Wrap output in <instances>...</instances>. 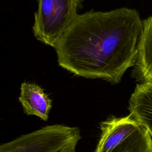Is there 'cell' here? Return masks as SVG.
<instances>
[{
  "mask_svg": "<svg viewBox=\"0 0 152 152\" xmlns=\"http://www.w3.org/2000/svg\"><path fill=\"white\" fill-rule=\"evenodd\" d=\"M142 27L134 9L78 14L55 48L58 64L77 76L118 84L134 66Z\"/></svg>",
  "mask_w": 152,
  "mask_h": 152,
  "instance_id": "obj_1",
  "label": "cell"
},
{
  "mask_svg": "<svg viewBox=\"0 0 152 152\" xmlns=\"http://www.w3.org/2000/svg\"><path fill=\"white\" fill-rule=\"evenodd\" d=\"M81 138L77 127L47 125L2 144L0 152H75Z\"/></svg>",
  "mask_w": 152,
  "mask_h": 152,
  "instance_id": "obj_2",
  "label": "cell"
},
{
  "mask_svg": "<svg viewBox=\"0 0 152 152\" xmlns=\"http://www.w3.org/2000/svg\"><path fill=\"white\" fill-rule=\"evenodd\" d=\"M33 32L39 41L55 49L72 24L81 7V0H37Z\"/></svg>",
  "mask_w": 152,
  "mask_h": 152,
  "instance_id": "obj_3",
  "label": "cell"
},
{
  "mask_svg": "<svg viewBox=\"0 0 152 152\" xmlns=\"http://www.w3.org/2000/svg\"><path fill=\"white\" fill-rule=\"evenodd\" d=\"M101 134L94 152H112L140 125L130 115L112 117L100 123Z\"/></svg>",
  "mask_w": 152,
  "mask_h": 152,
  "instance_id": "obj_4",
  "label": "cell"
},
{
  "mask_svg": "<svg viewBox=\"0 0 152 152\" xmlns=\"http://www.w3.org/2000/svg\"><path fill=\"white\" fill-rule=\"evenodd\" d=\"M138 54L131 76L139 84H152V16L142 20Z\"/></svg>",
  "mask_w": 152,
  "mask_h": 152,
  "instance_id": "obj_5",
  "label": "cell"
},
{
  "mask_svg": "<svg viewBox=\"0 0 152 152\" xmlns=\"http://www.w3.org/2000/svg\"><path fill=\"white\" fill-rule=\"evenodd\" d=\"M129 115L148 132L152 139V84H137L129 100Z\"/></svg>",
  "mask_w": 152,
  "mask_h": 152,
  "instance_id": "obj_6",
  "label": "cell"
},
{
  "mask_svg": "<svg viewBox=\"0 0 152 152\" xmlns=\"http://www.w3.org/2000/svg\"><path fill=\"white\" fill-rule=\"evenodd\" d=\"M18 100L24 113L28 115H35L45 121H48L52 100L43 89L36 84L24 82L21 85Z\"/></svg>",
  "mask_w": 152,
  "mask_h": 152,
  "instance_id": "obj_7",
  "label": "cell"
},
{
  "mask_svg": "<svg viewBox=\"0 0 152 152\" xmlns=\"http://www.w3.org/2000/svg\"><path fill=\"white\" fill-rule=\"evenodd\" d=\"M112 152H152V139L148 131L140 125Z\"/></svg>",
  "mask_w": 152,
  "mask_h": 152,
  "instance_id": "obj_8",
  "label": "cell"
}]
</instances>
